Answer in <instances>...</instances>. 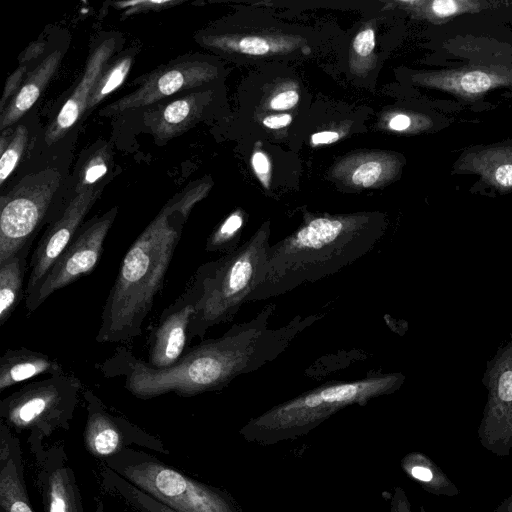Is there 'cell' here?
<instances>
[{
  "instance_id": "cb8c5ba5",
  "label": "cell",
  "mask_w": 512,
  "mask_h": 512,
  "mask_svg": "<svg viewBox=\"0 0 512 512\" xmlns=\"http://www.w3.org/2000/svg\"><path fill=\"white\" fill-rule=\"evenodd\" d=\"M400 467L411 480L430 494L447 497L459 494L458 487L444 471L422 452L413 451L404 455Z\"/></svg>"
},
{
  "instance_id": "603a6c76",
  "label": "cell",
  "mask_w": 512,
  "mask_h": 512,
  "mask_svg": "<svg viewBox=\"0 0 512 512\" xmlns=\"http://www.w3.org/2000/svg\"><path fill=\"white\" fill-rule=\"evenodd\" d=\"M30 249L31 247L23 248L0 264V326L8 321L23 298L25 299L24 280Z\"/></svg>"
},
{
  "instance_id": "4316f807",
  "label": "cell",
  "mask_w": 512,
  "mask_h": 512,
  "mask_svg": "<svg viewBox=\"0 0 512 512\" xmlns=\"http://www.w3.org/2000/svg\"><path fill=\"white\" fill-rule=\"evenodd\" d=\"M244 217L241 211H234L227 216L209 235L205 250L211 253L229 254L239 246Z\"/></svg>"
},
{
  "instance_id": "f1b7e54d",
  "label": "cell",
  "mask_w": 512,
  "mask_h": 512,
  "mask_svg": "<svg viewBox=\"0 0 512 512\" xmlns=\"http://www.w3.org/2000/svg\"><path fill=\"white\" fill-rule=\"evenodd\" d=\"M113 489L139 512H176L112 472Z\"/></svg>"
},
{
  "instance_id": "7a4b0ae2",
  "label": "cell",
  "mask_w": 512,
  "mask_h": 512,
  "mask_svg": "<svg viewBox=\"0 0 512 512\" xmlns=\"http://www.w3.org/2000/svg\"><path fill=\"white\" fill-rule=\"evenodd\" d=\"M210 186L200 183L175 195L132 243L103 305L96 342H125L142 334L186 220Z\"/></svg>"
},
{
  "instance_id": "52a82bcc",
  "label": "cell",
  "mask_w": 512,
  "mask_h": 512,
  "mask_svg": "<svg viewBox=\"0 0 512 512\" xmlns=\"http://www.w3.org/2000/svg\"><path fill=\"white\" fill-rule=\"evenodd\" d=\"M112 464L115 473L176 512H239L220 489L150 458Z\"/></svg>"
},
{
  "instance_id": "d4e9b609",
  "label": "cell",
  "mask_w": 512,
  "mask_h": 512,
  "mask_svg": "<svg viewBox=\"0 0 512 512\" xmlns=\"http://www.w3.org/2000/svg\"><path fill=\"white\" fill-rule=\"evenodd\" d=\"M341 176L349 185L370 188L387 181L396 172V162L388 156L362 155L341 168Z\"/></svg>"
},
{
  "instance_id": "9c48e42d",
  "label": "cell",
  "mask_w": 512,
  "mask_h": 512,
  "mask_svg": "<svg viewBox=\"0 0 512 512\" xmlns=\"http://www.w3.org/2000/svg\"><path fill=\"white\" fill-rule=\"evenodd\" d=\"M117 211V207H114L81 226L71 243L53 263L38 288L25 298L28 314L39 308L53 293L96 268Z\"/></svg>"
},
{
  "instance_id": "ffe728a7",
  "label": "cell",
  "mask_w": 512,
  "mask_h": 512,
  "mask_svg": "<svg viewBox=\"0 0 512 512\" xmlns=\"http://www.w3.org/2000/svg\"><path fill=\"white\" fill-rule=\"evenodd\" d=\"M61 58L60 51H53L25 79L15 96L0 113V129L2 131L18 121L35 104L55 74Z\"/></svg>"
},
{
  "instance_id": "44dd1931",
  "label": "cell",
  "mask_w": 512,
  "mask_h": 512,
  "mask_svg": "<svg viewBox=\"0 0 512 512\" xmlns=\"http://www.w3.org/2000/svg\"><path fill=\"white\" fill-rule=\"evenodd\" d=\"M456 168L478 174L500 190H509L512 188V146H492L467 152Z\"/></svg>"
},
{
  "instance_id": "7c38bea8",
  "label": "cell",
  "mask_w": 512,
  "mask_h": 512,
  "mask_svg": "<svg viewBox=\"0 0 512 512\" xmlns=\"http://www.w3.org/2000/svg\"><path fill=\"white\" fill-rule=\"evenodd\" d=\"M101 193L102 188L94 187L75 194L61 215L45 230L29 263L25 298L34 293L53 263L71 243Z\"/></svg>"
},
{
  "instance_id": "e0dca14e",
  "label": "cell",
  "mask_w": 512,
  "mask_h": 512,
  "mask_svg": "<svg viewBox=\"0 0 512 512\" xmlns=\"http://www.w3.org/2000/svg\"><path fill=\"white\" fill-rule=\"evenodd\" d=\"M0 507L2 512H34L27 494L18 439L0 422Z\"/></svg>"
},
{
  "instance_id": "4fadbf2b",
  "label": "cell",
  "mask_w": 512,
  "mask_h": 512,
  "mask_svg": "<svg viewBox=\"0 0 512 512\" xmlns=\"http://www.w3.org/2000/svg\"><path fill=\"white\" fill-rule=\"evenodd\" d=\"M216 74V68L205 62L183 61L166 65L150 74L139 89L113 102L101 114L111 116L153 104L182 90L202 85L215 78Z\"/></svg>"
},
{
  "instance_id": "7402d4cb",
  "label": "cell",
  "mask_w": 512,
  "mask_h": 512,
  "mask_svg": "<svg viewBox=\"0 0 512 512\" xmlns=\"http://www.w3.org/2000/svg\"><path fill=\"white\" fill-rule=\"evenodd\" d=\"M203 95L190 94L150 110L145 121L153 134L163 140L171 139L188 129L197 119Z\"/></svg>"
},
{
  "instance_id": "f546056e",
  "label": "cell",
  "mask_w": 512,
  "mask_h": 512,
  "mask_svg": "<svg viewBox=\"0 0 512 512\" xmlns=\"http://www.w3.org/2000/svg\"><path fill=\"white\" fill-rule=\"evenodd\" d=\"M110 158V152L104 146L89 157L80 171L76 194L96 187L95 184L107 173Z\"/></svg>"
},
{
  "instance_id": "3957f363",
  "label": "cell",
  "mask_w": 512,
  "mask_h": 512,
  "mask_svg": "<svg viewBox=\"0 0 512 512\" xmlns=\"http://www.w3.org/2000/svg\"><path fill=\"white\" fill-rule=\"evenodd\" d=\"M382 214H307L271 245L264 280L247 302L263 301L334 275L371 252L382 238Z\"/></svg>"
},
{
  "instance_id": "ac0fdd59",
  "label": "cell",
  "mask_w": 512,
  "mask_h": 512,
  "mask_svg": "<svg viewBox=\"0 0 512 512\" xmlns=\"http://www.w3.org/2000/svg\"><path fill=\"white\" fill-rule=\"evenodd\" d=\"M63 456H53L43 467L40 480L45 512H84L73 470Z\"/></svg>"
},
{
  "instance_id": "7bdbcfd3",
  "label": "cell",
  "mask_w": 512,
  "mask_h": 512,
  "mask_svg": "<svg viewBox=\"0 0 512 512\" xmlns=\"http://www.w3.org/2000/svg\"><path fill=\"white\" fill-rule=\"evenodd\" d=\"M97 512H104V511H103V508H102V506H101V505H99V506H98V508H97Z\"/></svg>"
},
{
  "instance_id": "8d00e7d4",
  "label": "cell",
  "mask_w": 512,
  "mask_h": 512,
  "mask_svg": "<svg viewBox=\"0 0 512 512\" xmlns=\"http://www.w3.org/2000/svg\"><path fill=\"white\" fill-rule=\"evenodd\" d=\"M252 166L261 182L267 186L270 175V162L267 156L261 151L255 152L252 156Z\"/></svg>"
},
{
  "instance_id": "ee69618b",
  "label": "cell",
  "mask_w": 512,
  "mask_h": 512,
  "mask_svg": "<svg viewBox=\"0 0 512 512\" xmlns=\"http://www.w3.org/2000/svg\"><path fill=\"white\" fill-rule=\"evenodd\" d=\"M2 512V511H1Z\"/></svg>"
},
{
  "instance_id": "5bb4252c",
  "label": "cell",
  "mask_w": 512,
  "mask_h": 512,
  "mask_svg": "<svg viewBox=\"0 0 512 512\" xmlns=\"http://www.w3.org/2000/svg\"><path fill=\"white\" fill-rule=\"evenodd\" d=\"M414 80L426 87L474 100L487 91L512 85V66L474 65L418 74Z\"/></svg>"
},
{
  "instance_id": "836d02e7",
  "label": "cell",
  "mask_w": 512,
  "mask_h": 512,
  "mask_svg": "<svg viewBox=\"0 0 512 512\" xmlns=\"http://www.w3.org/2000/svg\"><path fill=\"white\" fill-rule=\"evenodd\" d=\"M353 47L355 52L361 57L370 55L375 47L374 31L371 28H367L359 32L354 39Z\"/></svg>"
},
{
  "instance_id": "e575fe53",
  "label": "cell",
  "mask_w": 512,
  "mask_h": 512,
  "mask_svg": "<svg viewBox=\"0 0 512 512\" xmlns=\"http://www.w3.org/2000/svg\"><path fill=\"white\" fill-rule=\"evenodd\" d=\"M299 101V94L295 90H286L275 95L269 102L272 110L282 111L293 108Z\"/></svg>"
},
{
  "instance_id": "74e56055",
  "label": "cell",
  "mask_w": 512,
  "mask_h": 512,
  "mask_svg": "<svg viewBox=\"0 0 512 512\" xmlns=\"http://www.w3.org/2000/svg\"><path fill=\"white\" fill-rule=\"evenodd\" d=\"M292 122V116L287 113L266 116L262 123L270 129H281L288 126Z\"/></svg>"
},
{
  "instance_id": "5b68a950",
  "label": "cell",
  "mask_w": 512,
  "mask_h": 512,
  "mask_svg": "<svg viewBox=\"0 0 512 512\" xmlns=\"http://www.w3.org/2000/svg\"><path fill=\"white\" fill-rule=\"evenodd\" d=\"M270 223L264 222L235 251L204 263V293L189 329L188 341L203 339L213 326L231 321L264 280L270 251Z\"/></svg>"
},
{
  "instance_id": "83f0119b",
  "label": "cell",
  "mask_w": 512,
  "mask_h": 512,
  "mask_svg": "<svg viewBox=\"0 0 512 512\" xmlns=\"http://www.w3.org/2000/svg\"><path fill=\"white\" fill-rule=\"evenodd\" d=\"M419 14L430 21L441 23L462 13L477 12L485 5L480 1L435 0L412 1Z\"/></svg>"
},
{
  "instance_id": "b9f144b4",
  "label": "cell",
  "mask_w": 512,
  "mask_h": 512,
  "mask_svg": "<svg viewBox=\"0 0 512 512\" xmlns=\"http://www.w3.org/2000/svg\"><path fill=\"white\" fill-rule=\"evenodd\" d=\"M494 512H512V495L505 498L494 510Z\"/></svg>"
},
{
  "instance_id": "ab89813d",
  "label": "cell",
  "mask_w": 512,
  "mask_h": 512,
  "mask_svg": "<svg viewBox=\"0 0 512 512\" xmlns=\"http://www.w3.org/2000/svg\"><path fill=\"white\" fill-rule=\"evenodd\" d=\"M411 125L412 119L406 114H397L393 116L388 123L389 128L394 131L408 130Z\"/></svg>"
},
{
  "instance_id": "277c9868",
  "label": "cell",
  "mask_w": 512,
  "mask_h": 512,
  "mask_svg": "<svg viewBox=\"0 0 512 512\" xmlns=\"http://www.w3.org/2000/svg\"><path fill=\"white\" fill-rule=\"evenodd\" d=\"M400 372L369 374L352 381L328 382L274 405L248 420L239 430L247 442L262 446L295 440L308 434L338 411L400 389Z\"/></svg>"
},
{
  "instance_id": "f35d334b",
  "label": "cell",
  "mask_w": 512,
  "mask_h": 512,
  "mask_svg": "<svg viewBox=\"0 0 512 512\" xmlns=\"http://www.w3.org/2000/svg\"><path fill=\"white\" fill-rule=\"evenodd\" d=\"M44 43L40 41H36L31 43L27 49L21 54L20 62L21 65H25L27 62H29L31 59H34L42 54L44 51Z\"/></svg>"
},
{
  "instance_id": "ba28073f",
  "label": "cell",
  "mask_w": 512,
  "mask_h": 512,
  "mask_svg": "<svg viewBox=\"0 0 512 512\" xmlns=\"http://www.w3.org/2000/svg\"><path fill=\"white\" fill-rule=\"evenodd\" d=\"M61 182L60 173L46 168L29 174L0 199V264L31 247L43 226Z\"/></svg>"
},
{
  "instance_id": "484cf974",
  "label": "cell",
  "mask_w": 512,
  "mask_h": 512,
  "mask_svg": "<svg viewBox=\"0 0 512 512\" xmlns=\"http://www.w3.org/2000/svg\"><path fill=\"white\" fill-rule=\"evenodd\" d=\"M133 58L125 56L107 65L99 75L88 100L87 109H91L114 92L128 76Z\"/></svg>"
},
{
  "instance_id": "2e32d148",
  "label": "cell",
  "mask_w": 512,
  "mask_h": 512,
  "mask_svg": "<svg viewBox=\"0 0 512 512\" xmlns=\"http://www.w3.org/2000/svg\"><path fill=\"white\" fill-rule=\"evenodd\" d=\"M116 48L114 38L101 42L90 54L81 80L45 132L48 145L60 140L87 109L93 87Z\"/></svg>"
},
{
  "instance_id": "60d3db41",
  "label": "cell",
  "mask_w": 512,
  "mask_h": 512,
  "mask_svg": "<svg viewBox=\"0 0 512 512\" xmlns=\"http://www.w3.org/2000/svg\"><path fill=\"white\" fill-rule=\"evenodd\" d=\"M340 134L336 131H321L311 136L313 145L331 144L339 140Z\"/></svg>"
},
{
  "instance_id": "8992f818",
  "label": "cell",
  "mask_w": 512,
  "mask_h": 512,
  "mask_svg": "<svg viewBox=\"0 0 512 512\" xmlns=\"http://www.w3.org/2000/svg\"><path fill=\"white\" fill-rule=\"evenodd\" d=\"M81 390V381L67 373L29 382L1 399V421L39 442L69 428Z\"/></svg>"
},
{
  "instance_id": "d6a6232c",
  "label": "cell",
  "mask_w": 512,
  "mask_h": 512,
  "mask_svg": "<svg viewBox=\"0 0 512 512\" xmlns=\"http://www.w3.org/2000/svg\"><path fill=\"white\" fill-rule=\"evenodd\" d=\"M26 74V65H20L6 80L2 98L0 101V113L7 106L8 99L14 97L21 85L23 84Z\"/></svg>"
},
{
  "instance_id": "6da1fadb",
  "label": "cell",
  "mask_w": 512,
  "mask_h": 512,
  "mask_svg": "<svg viewBox=\"0 0 512 512\" xmlns=\"http://www.w3.org/2000/svg\"><path fill=\"white\" fill-rule=\"evenodd\" d=\"M272 315L269 308H263L222 336L187 347L170 368H152L123 346L95 367L106 378H121L124 388L142 400L167 393L193 397L219 391L236 377L272 362L288 348L285 331L268 327Z\"/></svg>"
},
{
  "instance_id": "4dcf8cb0",
  "label": "cell",
  "mask_w": 512,
  "mask_h": 512,
  "mask_svg": "<svg viewBox=\"0 0 512 512\" xmlns=\"http://www.w3.org/2000/svg\"><path fill=\"white\" fill-rule=\"evenodd\" d=\"M28 141V131L24 125H20L15 130L11 140L0 158V185L9 178L11 173L18 165Z\"/></svg>"
},
{
  "instance_id": "1f68e13d",
  "label": "cell",
  "mask_w": 512,
  "mask_h": 512,
  "mask_svg": "<svg viewBox=\"0 0 512 512\" xmlns=\"http://www.w3.org/2000/svg\"><path fill=\"white\" fill-rule=\"evenodd\" d=\"M182 1L174 0H133V1H122L115 2L113 6L117 9H124V16H130L151 10H162L178 5Z\"/></svg>"
},
{
  "instance_id": "d6986e66",
  "label": "cell",
  "mask_w": 512,
  "mask_h": 512,
  "mask_svg": "<svg viewBox=\"0 0 512 512\" xmlns=\"http://www.w3.org/2000/svg\"><path fill=\"white\" fill-rule=\"evenodd\" d=\"M64 373L61 363L48 354L25 347L10 348L0 358V392L41 375Z\"/></svg>"
},
{
  "instance_id": "8fae6325",
  "label": "cell",
  "mask_w": 512,
  "mask_h": 512,
  "mask_svg": "<svg viewBox=\"0 0 512 512\" xmlns=\"http://www.w3.org/2000/svg\"><path fill=\"white\" fill-rule=\"evenodd\" d=\"M202 264L185 291L161 313L149 339L148 365L155 369L174 366L187 348L188 329L204 293Z\"/></svg>"
},
{
  "instance_id": "9a60e30c",
  "label": "cell",
  "mask_w": 512,
  "mask_h": 512,
  "mask_svg": "<svg viewBox=\"0 0 512 512\" xmlns=\"http://www.w3.org/2000/svg\"><path fill=\"white\" fill-rule=\"evenodd\" d=\"M83 397L87 408L84 444L93 456L101 458L114 456L122 450L128 435L141 433L127 420L107 411L92 390H84Z\"/></svg>"
},
{
  "instance_id": "d590c367",
  "label": "cell",
  "mask_w": 512,
  "mask_h": 512,
  "mask_svg": "<svg viewBox=\"0 0 512 512\" xmlns=\"http://www.w3.org/2000/svg\"><path fill=\"white\" fill-rule=\"evenodd\" d=\"M390 512H412L408 496L400 486L395 487L391 495ZM420 512H426L424 506L420 507Z\"/></svg>"
},
{
  "instance_id": "30bf717a",
  "label": "cell",
  "mask_w": 512,
  "mask_h": 512,
  "mask_svg": "<svg viewBox=\"0 0 512 512\" xmlns=\"http://www.w3.org/2000/svg\"><path fill=\"white\" fill-rule=\"evenodd\" d=\"M490 363L488 399L477 434L492 454L505 457L512 450V341Z\"/></svg>"
}]
</instances>
